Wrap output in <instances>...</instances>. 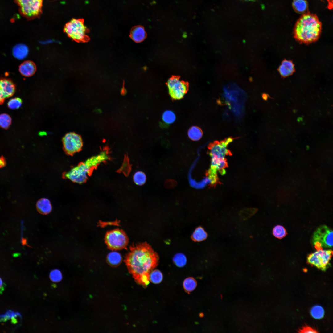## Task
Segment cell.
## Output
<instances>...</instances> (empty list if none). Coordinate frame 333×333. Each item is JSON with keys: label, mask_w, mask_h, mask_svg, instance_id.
<instances>
[{"label": "cell", "mask_w": 333, "mask_h": 333, "mask_svg": "<svg viewBox=\"0 0 333 333\" xmlns=\"http://www.w3.org/2000/svg\"><path fill=\"white\" fill-rule=\"evenodd\" d=\"M158 257L146 242L130 247L125 262L129 272L138 284L146 286L149 283V274L157 265Z\"/></svg>", "instance_id": "1"}, {"label": "cell", "mask_w": 333, "mask_h": 333, "mask_svg": "<svg viewBox=\"0 0 333 333\" xmlns=\"http://www.w3.org/2000/svg\"><path fill=\"white\" fill-rule=\"evenodd\" d=\"M322 24L316 14L307 12L297 21L294 27V37L299 42L308 44L319 37Z\"/></svg>", "instance_id": "2"}, {"label": "cell", "mask_w": 333, "mask_h": 333, "mask_svg": "<svg viewBox=\"0 0 333 333\" xmlns=\"http://www.w3.org/2000/svg\"><path fill=\"white\" fill-rule=\"evenodd\" d=\"M223 90L224 103L228 106L236 119L240 121L244 115L246 93L234 82H230L225 85Z\"/></svg>", "instance_id": "3"}, {"label": "cell", "mask_w": 333, "mask_h": 333, "mask_svg": "<svg viewBox=\"0 0 333 333\" xmlns=\"http://www.w3.org/2000/svg\"><path fill=\"white\" fill-rule=\"evenodd\" d=\"M232 137L220 141H215L209 145L208 148L209 155L211 157V165L209 170L212 172L217 173L219 171L221 175L226 173L225 169L228 166L225 157L231 155L232 153L227 148L228 145L233 140Z\"/></svg>", "instance_id": "4"}, {"label": "cell", "mask_w": 333, "mask_h": 333, "mask_svg": "<svg viewBox=\"0 0 333 333\" xmlns=\"http://www.w3.org/2000/svg\"><path fill=\"white\" fill-rule=\"evenodd\" d=\"M108 158L106 153L105 151L102 152L98 155L72 168L65 174V176L73 182L79 183H83L86 181L88 176L92 169Z\"/></svg>", "instance_id": "5"}, {"label": "cell", "mask_w": 333, "mask_h": 333, "mask_svg": "<svg viewBox=\"0 0 333 333\" xmlns=\"http://www.w3.org/2000/svg\"><path fill=\"white\" fill-rule=\"evenodd\" d=\"M88 30L82 18H72L64 27V31L68 36L77 42H85L89 39L87 35Z\"/></svg>", "instance_id": "6"}, {"label": "cell", "mask_w": 333, "mask_h": 333, "mask_svg": "<svg viewBox=\"0 0 333 333\" xmlns=\"http://www.w3.org/2000/svg\"><path fill=\"white\" fill-rule=\"evenodd\" d=\"M312 242L318 249L331 248L333 245V231L325 225L319 227L313 233Z\"/></svg>", "instance_id": "7"}, {"label": "cell", "mask_w": 333, "mask_h": 333, "mask_svg": "<svg viewBox=\"0 0 333 333\" xmlns=\"http://www.w3.org/2000/svg\"><path fill=\"white\" fill-rule=\"evenodd\" d=\"M43 0H14L20 14L28 19L39 16L42 12Z\"/></svg>", "instance_id": "8"}, {"label": "cell", "mask_w": 333, "mask_h": 333, "mask_svg": "<svg viewBox=\"0 0 333 333\" xmlns=\"http://www.w3.org/2000/svg\"><path fill=\"white\" fill-rule=\"evenodd\" d=\"M105 242L109 249L117 250L125 248L128 244L129 239L123 230L116 229L106 232Z\"/></svg>", "instance_id": "9"}, {"label": "cell", "mask_w": 333, "mask_h": 333, "mask_svg": "<svg viewBox=\"0 0 333 333\" xmlns=\"http://www.w3.org/2000/svg\"><path fill=\"white\" fill-rule=\"evenodd\" d=\"M332 255V250L318 249L308 256L307 261L308 264L325 271L331 266Z\"/></svg>", "instance_id": "10"}, {"label": "cell", "mask_w": 333, "mask_h": 333, "mask_svg": "<svg viewBox=\"0 0 333 333\" xmlns=\"http://www.w3.org/2000/svg\"><path fill=\"white\" fill-rule=\"evenodd\" d=\"M179 78V76H173L167 83L169 94L171 97L175 100L183 98L189 88L188 83L180 80Z\"/></svg>", "instance_id": "11"}, {"label": "cell", "mask_w": 333, "mask_h": 333, "mask_svg": "<svg viewBox=\"0 0 333 333\" xmlns=\"http://www.w3.org/2000/svg\"><path fill=\"white\" fill-rule=\"evenodd\" d=\"M62 142L64 151L70 155L80 151L83 145L81 137L74 132L66 134L62 139Z\"/></svg>", "instance_id": "12"}, {"label": "cell", "mask_w": 333, "mask_h": 333, "mask_svg": "<svg viewBox=\"0 0 333 333\" xmlns=\"http://www.w3.org/2000/svg\"><path fill=\"white\" fill-rule=\"evenodd\" d=\"M130 36L136 43L143 41L146 37V34L143 27L140 25L135 26L131 30Z\"/></svg>", "instance_id": "13"}, {"label": "cell", "mask_w": 333, "mask_h": 333, "mask_svg": "<svg viewBox=\"0 0 333 333\" xmlns=\"http://www.w3.org/2000/svg\"><path fill=\"white\" fill-rule=\"evenodd\" d=\"M0 87L5 98L12 96L14 93L15 85L11 81L8 79H0Z\"/></svg>", "instance_id": "14"}, {"label": "cell", "mask_w": 333, "mask_h": 333, "mask_svg": "<svg viewBox=\"0 0 333 333\" xmlns=\"http://www.w3.org/2000/svg\"><path fill=\"white\" fill-rule=\"evenodd\" d=\"M294 64L291 60H284L282 61L278 70L281 76L285 77L291 75L295 71Z\"/></svg>", "instance_id": "15"}, {"label": "cell", "mask_w": 333, "mask_h": 333, "mask_svg": "<svg viewBox=\"0 0 333 333\" xmlns=\"http://www.w3.org/2000/svg\"><path fill=\"white\" fill-rule=\"evenodd\" d=\"M20 73L25 77H30L33 75L36 70L35 64L31 61H26L21 64L19 67Z\"/></svg>", "instance_id": "16"}, {"label": "cell", "mask_w": 333, "mask_h": 333, "mask_svg": "<svg viewBox=\"0 0 333 333\" xmlns=\"http://www.w3.org/2000/svg\"><path fill=\"white\" fill-rule=\"evenodd\" d=\"M29 53L28 47L23 44L16 45L13 48L12 53L16 58L18 60H23L26 58Z\"/></svg>", "instance_id": "17"}, {"label": "cell", "mask_w": 333, "mask_h": 333, "mask_svg": "<svg viewBox=\"0 0 333 333\" xmlns=\"http://www.w3.org/2000/svg\"><path fill=\"white\" fill-rule=\"evenodd\" d=\"M36 206L38 211L42 214H48L52 210V206L50 201L45 198L41 199L38 200Z\"/></svg>", "instance_id": "18"}, {"label": "cell", "mask_w": 333, "mask_h": 333, "mask_svg": "<svg viewBox=\"0 0 333 333\" xmlns=\"http://www.w3.org/2000/svg\"><path fill=\"white\" fill-rule=\"evenodd\" d=\"M107 261L111 266H118L122 261V257L121 254L116 251H113L109 253L107 257Z\"/></svg>", "instance_id": "19"}, {"label": "cell", "mask_w": 333, "mask_h": 333, "mask_svg": "<svg viewBox=\"0 0 333 333\" xmlns=\"http://www.w3.org/2000/svg\"><path fill=\"white\" fill-rule=\"evenodd\" d=\"M292 6L296 12L304 13L308 9V3L306 0H293Z\"/></svg>", "instance_id": "20"}, {"label": "cell", "mask_w": 333, "mask_h": 333, "mask_svg": "<svg viewBox=\"0 0 333 333\" xmlns=\"http://www.w3.org/2000/svg\"><path fill=\"white\" fill-rule=\"evenodd\" d=\"M188 135L191 140L194 141H198L202 137L203 132L199 128L196 126H193L188 130Z\"/></svg>", "instance_id": "21"}, {"label": "cell", "mask_w": 333, "mask_h": 333, "mask_svg": "<svg viewBox=\"0 0 333 333\" xmlns=\"http://www.w3.org/2000/svg\"><path fill=\"white\" fill-rule=\"evenodd\" d=\"M207 234L204 229L201 227L197 228L193 233L191 238L195 241H200L205 239Z\"/></svg>", "instance_id": "22"}, {"label": "cell", "mask_w": 333, "mask_h": 333, "mask_svg": "<svg viewBox=\"0 0 333 333\" xmlns=\"http://www.w3.org/2000/svg\"><path fill=\"white\" fill-rule=\"evenodd\" d=\"M197 285L196 281L192 277H188L184 280L183 283V288L187 292L193 291L196 287Z\"/></svg>", "instance_id": "23"}, {"label": "cell", "mask_w": 333, "mask_h": 333, "mask_svg": "<svg viewBox=\"0 0 333 333\" xmlns=\"http://www.w3.org/2000/svg\"><path fill=\"white\" fill-rule=\"evenodd\" d=\"M163 279V275L161 272L158 270H154L149 274V280L154 284L160 283Z\"/></svg>", "instance_id": "24"}, {"label": "cell", "mask_w": 333, "mask_h": 333, "mask_svg": "<svg viewBox=\"0 0 333 333\" xmlns=\"http://www.w3.org/2000/svg\"><path fill=\"white\" fill-rule=\"evenodd\" d=\"M312 316L316 319H320L324 315V311L323 308L320 306L316 305L313 306L310 310Z\"/></svg>", "instance_id": "25"}, {"label": "cell", "mask_w": 333, "mask_h": 333, "mask_svg": "<svg viewBox=\"0 0 333 333\" xmlns=\"http://www.w3.org/2000/svg\"><path fill=\"white\" fill-rule=\"evenodd\" d=\"M133 180L135 183L138 185L144 184L146 180V176L144 173L141 171L135 172L133 176Z\"/></svg>", "instance_id": "26"}, {"label": "cell", "mask_w": 333, "mask_h": 333, "mask_svg": "<svg viewBox=\"0 0 333 333\" xmlns=\"http://www.w3.org/2000/svg\"><path fill=\"white\" fill-rule=\"evenodd\" d=\"M273 233L275 237L280 239L285 237L287 234L286 229L280 225H277L274 227Z\"/></svg>", "instance_id": "27"}, {"label": "cell", "mask_w": 333, "mask_h": 333, "mask_svg": "<svg viewBox=\"0 0 333 333\" xmlns=\"http://www.w3.org/2000/svg\"><path fill=\"white\" fill-rule=\"evenodd\" d=\"M176 117L175 113L171 111L168 110L165 111L162 115V119L166 124H171L175 121Z\"/></svg>", "instance_id": "28"}, {"label": "cell", "mask_w": 333, "mask_h": 333, "mask_svg": "<svg viewBox=\"0 0 333 333\" xmlns=\"http://www.w3.org/2000/svg\"><path fill=\"white\" fill-rule=\"evenodd\" d=\"M11 122L10 116L6 113L0 115V127L6 129L10 126Z\"/></svg>", "instance_id": "29"}, {"label": "cell", "mask_w": 333, "mask_h": 333, "mask_svg": "<svg viewBox=\"0 0 333 333\" xmlns=\"http://www.w3.org/2000/svg\"><path fill=\"white\" fill-rule=\"evenodd\" d=\"M173 261L177 266L182 267L186 265L187 259L183 254L179 253L176 254L174 256Z\"/></svg>", "instance_id": "30"}, {"label": "cell", "mask_w": 333, "mask_h": 333, "mask_svg": "<svg viewBox=\"0 0 333 333\" xmlns=\"http://www.w3.org/2000/svg\"><path fill=\"white\" fill-rule=\"evenodd\" d=\"M49 277L52 281L54 282H58L62 279V275L60 270L56 269L52 270L50 272Z\"/></svg>", "instance_id": "31"}, {"label": "cell", "mask_w": 333, "mask_h": 333, "mask_svg": "<svg viewBox=\"0 0 333 333\" xmlns=\"http://www.w3.org/2000/svg\"><path fill=\"white\" fill-rule=\"evenodd\" d=\"M22 104L21 99L18 98H15L11 99L8 103V107L12 109H18Z\"/></svg>", "instance_id": "32"}, {"label": "cell", "mask_w": 333, "mask_h": 333, "mask_svg": "<svg viewBox=\"0 0 333 333\" xmlns=\"http://www.w3.org/2000/svg\"><path fill=\"white\" fill-rule=\"evenodd\" d=\"M298 332L301 333H318V331L316 329L307 325L304 326L302 328L299 329Z\"/></svg>", "instance_id": "33"}, {"label": "cell", "mask_w": 333, "mask_h": 333, "mask_svg": "<svg viewBox=\"0 0 333 333\" xmlns=\"http://www.w3.org/2000/svg\"><path fill=\"white\" fill-rule=\"evenodd\" d=\"M6 165L5 158L2 156L0 157V168L4 167Z\"/></svg>", "instance_id": "34"}, {"label": "cell", "mask_w": 333, "mask_h": 333, "mask_svg": "<svg viewBox=\"0 0 333 333\" xmlns=\"http://www.w3.org/2000/svg\"><path fill=\"white\" fill-rule=\"evenodd\" d=\"M5 99L2 91L0 87V104L3 103Z\"/></svg>", "instance_id": "35"}, {"label": "cell", "mask_w": 333, "mask_h": 333, "mask_svg": "<svg viewBox=\"0 0 333 333\" xmlns=\"http://www.w3.org/2000/svg\"><path fill=\"white\" fill-rule=\"evenodd\" d=\"M22 244L23 245H27L26 244H27V243H26V240L25 239H23V240H22Z\"/></svg>", "instance_id": "36"}, {"label": "cell", "mask_w": 333, "mask_h": 333, "mask_svg": "<svg viewBox=\"0 0 333 333\" xmlns=\"http://www.w3.org/2000/svg\"><path fill=\"white\" fill-rule=\"evenodd\" d=\"M2 285H3V281H2V279H1V278L0 277V288L2 287Z\"/></svg>", "instance_id": "37"}, {"label": "cell", "mask_w": 333, "mask_h": 333, "mask_svg": "<svg viewBox=\"0 0 333 333\" xmlns=\"http://www.w3.org/2000/svg\"><path fill=\"white\" fill-rule=\"evenodd\" d=\"M327 1L329 2V6L328 7V8L329 9H331L332 8L331 7V6L330 5H331V3H330V0H327Z\"/></svg>", "instance_id": "38"}, {"label": "cell", "mask_w": 333, "mask_h": 333, "mask_svg": "<svg viewBox=\"0 0 333 333\" xmlns=\"http://www.w3.org/2000/svg\"><path fill=\"white\" fill-rule=\"evenodd\" d=\"M263 97H264V99H267V96L266 95H264Z\"/></svg>", "instance_id": "39"}, {"label": "cell", "mask_w": 333, "mask_h": 333, "mask_svg": "<svg viewBox=\"0 0 333 333\" xmlns=\"http://www.w3.org/2000/svg\"><path fill=\"white\" fill-rule=\"evenodd\" d=\"M200 314V316H201V317H203V316H204V314H203V313H201V314Z\"/></svg>", "instance_id": "40"}, {"label": "cell", "mask_w": 333, "mask_h": 333, "mask_svg": "<svg viewBox=\"0 0 333 333\" xmlns=\"http://www.w3.org/2000/svg\"><path fill=\"white\" fill-rule=\"evenodd\" d=\"M221 299H222V297H223V296H222V295L221 294Z\"/></svg>", "instance_id": "41"}, {"label": "cell", "mask_w": 333, "mask_h": 333, "mask_svg": "<svg viewBox=\"0 0 333 333\" xmlns=\"http://www.w3.org/2000/svg\"></svg>", "instance_id": "42"}]
</instances>
